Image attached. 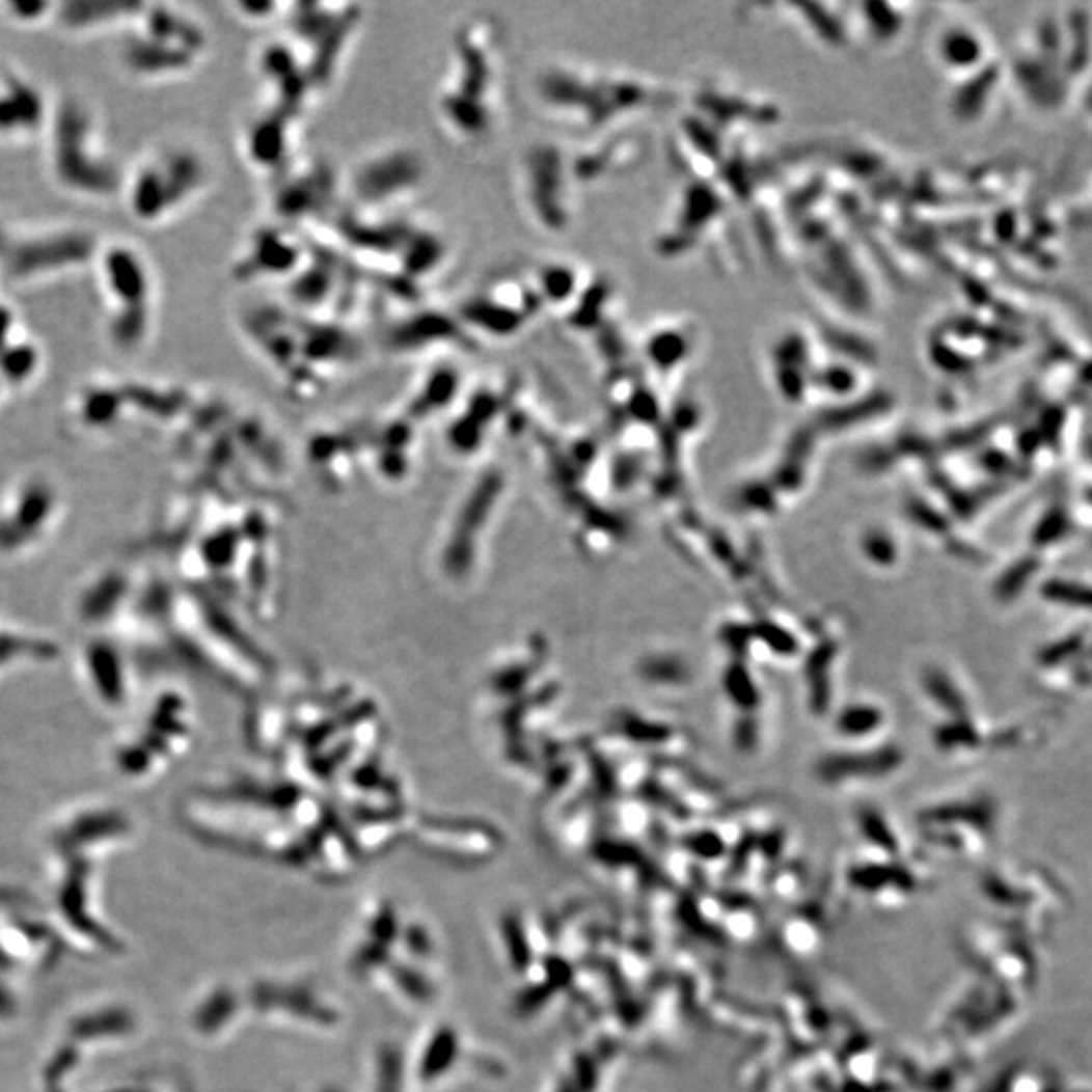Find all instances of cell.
Instances as JSON below:
<instances>
[{
  "mask_svg": "<svg viewBox=\"0 0 1092 1092\" xmlns=\"http://www.w3.org/2000/svg\"><path fill=\"white\" fill-rule=\"evenodd\" d=\"M57 4L49 2H2L0 15L17 27H40L49 21H55Z\"/></svg>",
  "mask_w": 1092,
  "mask_h": 1092,
  "instance_id": "cell-7",
  "label": "cell"
},
{
  "mask_svg": "<svg viewBox=\"0 0 1092 1092\" xmlns=\"http://www.w3.org/2000/svg\"><path fill=\"white\" fill-rule=\"evenodd\" d=\"M119 61L140 79L166 78L193 67L204 45L202 29L189 15L170 6L140 4L126 25Z\"/></svg>",
  "mask_w": 1092,
  "mask_h": 1092,
  "instance_id": "cell-3",
  "label": "cell"
},
{
  "mask_svg": "<svg viewBox=\"0 0 1092 1092\" xmlns=\"http://www.w3.org/2000/svg\"><path fill=\"white\" fill-rule=\"evenodd\" d=\"M204 179L202 158L187 146L166 144L124 174L119 196L128 213L144 225H158L193 200Z\"/></svg>",
  "mask_w": 1092,
  "mask_h": 1092,
  "instance_id": "cell-4",
  "label": "cell"
},
{
  "mask_svg": "<svg viewBox=\"0 0 1092 1092\" xmlns=\"http://www.w3.org/2000/svg\"><path fill=\"white\" fill-rule=\"evenodd\" d=\"M45 138L49 172L65 193L89 200L119 196L124 172L104 148L98 117L81 98L63 95L51 106Z\"/></svg>",
  "mask_w": 1092,
  "mask_h": 1092,
  "instance_id": "cell-1",
  "label": "cell"
},
{
  "mask_svg": "<svg viewBox=\"0 0 1092 1092\" xmlns=\"http://www.w3.org/2000/svg\"><path fill=\"white\" fill-rule=\"evenodd\" d=\"M100 241L79 227L19 231L0 221V277L31 283L74 272L95 260Z\"/></svg>",
  "mask_w": 1092,
  "mask_h": 1092,
  "instance_id": "cell-5",
  "label": "cell"
},
{
  "mask_svg": "<svg viewBox=\"0 0 1092 1092\" xmlns=\"http://www.w3.org/2000/svg\"><path fill=\"white\" fill-rule=\"evenodd\" d=\"M4 389H6V387H4V385H2V381H0V394H2V390Z\"/></svg>",
  "mask_w": 1092,
  "mask_h": 1092,
  "instance_id": "cell-9",
  "label": "cell"
},
{
  "mask_svg": "<svg viewBox=\"0 0 1092 1092\" xmlns=\"http://www.w3.org/2000/svg\"><path fill=\"white\" fill-rule=\"evenodd\" d=\"M100 285L106 302V336L119 352L142 349L151 336L157 281L148 260L130 243L100 245L95 255Z\"/></svg>",
  "mask_w": 1092,
  "mask_h": 1092,
  "instance_id": "cell-2",
  "label": "cell"
},
{
  "mask_svg": "<svg viewBox=\"0 0 1092 1092\" xmlns=\"http://www.w3.org/2000/svg\"><path fill=\"white\" fill-rule=\"evenodd\" d=\"M51 104L43 91L19 72L0 65V140L25 142L45 134Z\"/></svg>",
  "mask_w": 1092,
  "mask_h": 1092,
  "instance_id": "cell-6",
  "label": "cell"
},
{
  "mask_svg": "<svg viewBox=\"0 0 1092 1092\" xmlns=\"http://www.w3.org/2000/svg\"><path fill=\"white\" fill-rule=\"evenodd\" d=\"M21 332L17 312L0 302V351H4Z\"/></svg>",
  "mask_w": 1092,
  "mask_h": 1092,
  "instance_id": "cell-8",
  "label": "cell"
}]
</instances>
